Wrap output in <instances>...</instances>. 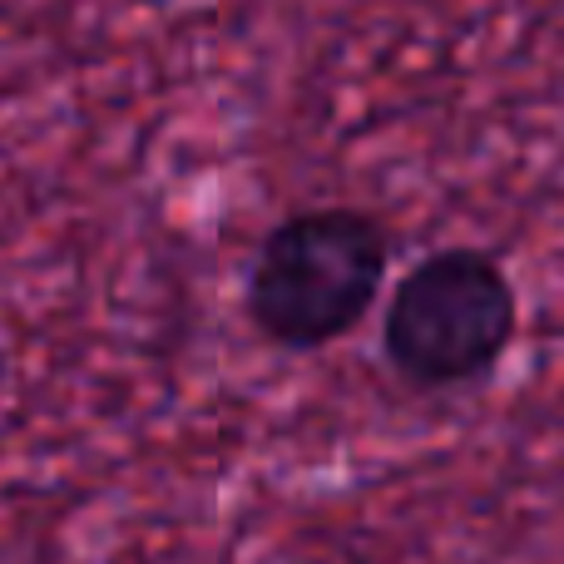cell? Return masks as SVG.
Here are the masks:
<instances>
[{
  "instance_id": "6da1fadb",
  "label": "cell",
  "mask_w": 564,
  "mask_h": 564,
  "mask_svg": "<svg viewBox=\"0 0 564 564\" xmlns=\"http://www.w3.org/2000/svg\"><path fill=\"white\" fill-rule=\"evenodd\" d=\"M397 234L357 204L292 208L243 278V317L282 351H317L361 327L391 273Z\"/></svg>"
},
{
  "instance_id": "7a4b0ae2",
  "label": "cell",
  "mask_w": 564,
  "mask_h": 564,
  "mask_svg": "<svg viewBox=\"0 0 564 564\" xmlns=\"http://www.w3.org/2000/svg\"><path fill=\"white\" fill-rule=\"evenodd\" d=\"M520 332V292L490 248L451 243L397 278L381 312V357L411 391H460L496 377Z\"/></svg>"
}]
</instances>
